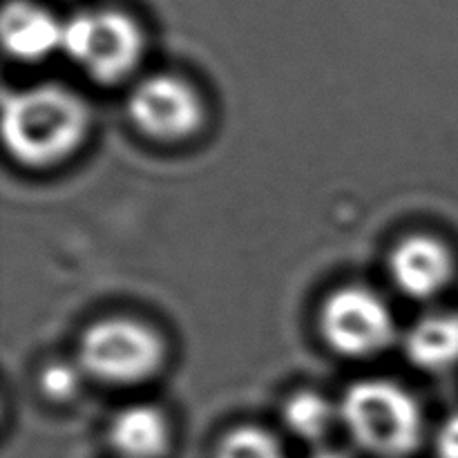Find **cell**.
Returning a JSON list of instances; mask_svg holds the SVG:
<instances>
[{"label": "cell", "mask_w": 458, "mask_h": 458, "mask_svg": "<svg viewBox=\"0 0 458 458\" xmlns=\"http://www.w3.org/2000/svg\"><path fill=\"white\" fill-rule=\"evenodd\" d=\"M165 347L155 329L132 318H106L85 329L79 343L83 374L107 385H137L164 365Z\"/></svg>", "instance_id": "4"}, {"label": "cell", "mask_w": 458, "mask_h": 458, "mask_svg": "<svg viewBox=\"0 0 458 458\" xmlns=\"http://www.w3.org/2000/svg\"><path fill=\"white\" fill-rule=\"evenodd\" d=\"M110 445L121 458H164L170 450V425L152 405L121 410L110 423Z\"/></svg>", "instance_id": "9"}, {"label": "cell", "mask_w": 458, "mask_h": 458, "mask_svg": "<svg viewBox=\"0 0 458 458\" xmlns=\"http://www.w3.org/2000/svg\"><path fill=\"white\" fill-rule=\"evenodd\" d=\"M407 360L423 371L458 365V313H432L410 327L403 340Z\"/></svg>", "instance_id": "10"}, {"label": "cell", "mask_w": 458, "mask_h": 458, "mask_svg": "<svg viewBox=\"0 0 458 458\" xmlns=\"http://www.w3.org/2000/svg\"><path fill=\"white\" fill-rule=\"evenodd\" d=\"M338 410L349 437L371 456L405 458L423 441L419 403L392 380H358L344 392Z\"/></svg>", "instance_id": "2"}, {"label": "cell", "mask_w": 458, "mask_h": 458, "mask_svg": "<svg viewBox=\"0 0 458 458\" xmlns=\"http://www.w3.org/2000/svg\"><path fill=\"white\" fill-rule=\"evenodd\" d=\"M88 130V106L63 85H34L3 97L4 146L22 165L61 164L79 150Z\"/></svg>", "instance_id": "1"}, {"label": "cell", "mask_w": 458, "mask_h": 458, "mask_svg": "<svg viewBox=\"0 0 458 458\" xmlns=\"http://www.w3.org/2000/svg\"><path fill=\"white\" fill-rule=\"evenodd\" d=\"M134 128L164 143L183 141L204 123V101L191 83L170 74L148 76L134 85L128 98Z\"/></svg>", "instance_id": "6"}, {"label": "cell", "mask_w": 458, "mask_h": 458, "mask_svg": "<svg viewBox=\"0 0 458 458\" xmlns=\"http://www.w3.org/2000/svg\"><path fill=\"white\" fill-rule=\"evenodd\" d=\"M215 458H286L280 441L259 428H237L219 441Z\"/></svg>", "instance_id": "12"}, {"label": "cell", "mask_w": 458, "mask_h": 458, "mask_svg": "<svg viewBox=\"0 0 458 458\" xmlns=\"http://www.w3.org/2000/svg\"><path fill=\"white\" fill-rule=\"evenodd\" d=\"M0 34L7 54L18 61L36 63L61 49L63 21L38 4L13 0L3 12Z\"/></svg>", "instance_id": "8"}, {"label": "cell", "mask_w": 458, "mask_h": 458, "mask_svg": "<svg viewBox=\"0 0 458 458\" xmlns=\"http://www.w3.org/2000/svg\"><path fill=\"white\" fill-rule=\"evenodd\" d=\"M434 450L438 458H458V414L447 416L437 429Z\"/></svg>", "instance_id": "14"}, {"label": "cell", "mask_w": 458, "mask_h": 458, "mask_svg": "<svg viewBox=\"0 0 458 458\" xmlns=\"http://www.w3.org/2000/svg\"><path fill=\"white\" fill-rule=\"evenodd\" d=\"M81 371V367H72L67 362L52 365L43 374V392L54 401H67L79 392Z\"/></svg>", "instance_id": "13"}, {"label": "cell", "mask_w": 458, "mask_h": 458, "mask_svg": "<svg viewBox=\"0 0 458 458\" xmlns=\"http://www.w3.org/2000/svg\"><path fill=\"white\" fill-rule=\"evenodd\" d=\"M309 458H347V456L338 450H318V452H313Z\"/></svg>", "instance_id": "15"}, {"label": "cell", "mask_w": 458, "mask_h": 458, "mask_svg": "<svg viewBox=\"0 0 458 458\" xmlns=\"http://www.w3.org/2000/svg\"><path fill=\"white\" fill-rule=\"evenodd\" d=\"M61 49L97 83L114 85L137 70L143 31L119 9H89L63 21Z\"/></svg>", "instance_id": "3"}, {"label": "cell", "mask_w": 458, "mask_h": 458, "mask_svg": "<svg viewBox=\"0 0 458 458\" xmlns=\"http://www.w3.org/2000/svg\"><path fill=\"white\" fill-rule=\"evenodd\" d=\"M389 273L407 298L429 300L452 282L454 255L437 237L411 235L389 255Z\"/></svg>", "instance_id": "7"}, {"label": "cell", "mask_w": 458, "mask_h": 458, "mask_svg": "<svg viewBox=\"0 0 458 458\" xmlns=\"http://www.w3.org/2000/svg\"><path fill=\"white\" fill-rule=\"evenodd\" d=\"M320 331L340 356L369 358L394 343L396 322L378 293L365 286H343L322 304Z\"/></svg>", "instance_id": "5"}, {"label": "cell", "mask_w": 458, "mask_h": 458, "mask_svg": "<svg viewBox=\"0 0 458 458\" xmlns=\"http://www.w3.org/2000/svg\"><path fill=\"white\" fill-rule=\"evenodd\" d=\"M340 410L316 392H298L284 403V425L302 441H320L331 432Z\"/></svg>", "instance_id": "11"}]
</instances>
